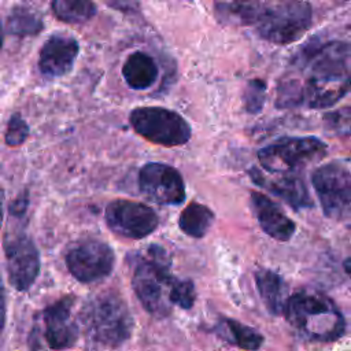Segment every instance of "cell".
<instances>
[{
  "instance_id": "1",
  "label": "cell",
  "mask_w": 351,
  "mask_h": 351,
  "mask_svg": "<svg viewBox=\"0 0 351 351\" xmlns=\"http://www.w3.org/2000/svg\"><path fill=\"white\" fill-rule=\"evenodd\" d=\"M296 60L307 69V78L299 85L300 104L326 108L351 92V44L329 41L306 48Z\"/></svg>"
},
{
  "instance_id": "2",
  "label": "cell",
  "mask_w": 351,
  "mask_h": 351,
  "mask_svg": "<svg viewBox=\"0 0 351 351\" xmlns=\"http://www.w3.org/2000/svg\"><path fill=\"white\" fill-rule=\"evenodd\" d=\"M222 5L228 19L252 26L261 38L277 45L299 40L313 22L311 5L303 0L236 1Z\"/></svg>"
},
{
  "instance_id": "3",
  "label": "cell",
  "mask_w": 351,
  "mask_h": 351,
  "mask_svg": "<svg viewBox=\"0 0 351 351\" xmlns=\"http://www.w3.org/2000/svg\"><path fill=\"white\" fill-rule=\"evenodd\" d=\"M284 313L288 322L313 341H335L346 330L340 310L317 291H298L287 299Z\"/></svg>"
},
{
  "instance_id": "4",
  "label": "cell",
  "mask_w": 351,
  "mask_h": 351,
  "mask_svg": "<svg viewBox=\"0 0 351 351\" xmlns=\"http://www.w3.org/2000/svg\"><path fill=\"white\" fill-rule=\"evenodd\" d=\"M81 322L86 337L111 348L125 343L133 329V317L126 303L110 291L90 298L84 304Z\"/></svg>"
},
{
  "instance_id": "5",
  "label": "cell",
  "mask_w": 351,
  "mask_h": 351,
  "mask_svg": "<svg viewBox=\"0 0 351 351\" xmlns=\"http://www.w3.org/2000/svg\"><path fill=\"white\" fill-rule=\"evenodd\" d=\"M136 263L132 285L143 307L156 317L170 311V288L174 276L170 270V258L159 245H149Z\"/></svg>"
},
{
  "instance_id": "6",
  "label": "cell",
  "mask_w": 351,
  "mask_h": 351,
  "mask_svg": "<svg viewBox=\"0 0 351 351\" xmlns=\"http://www.w3.org/2000/svg\"><path fill=\"white\" fill-rule=\"evenodd\" d=\"M326 144L313 136L281 137L256 154L261 166L271 174L298 171L326 155Z\"/></svg>"
},
{
  "instance_id": "7",
  "label": "cell",
  "mask_w": 351,
  "mask_h": 351,
  "mask_svg": "<svg viewBox=\"0 0 351 351\" xmlns=\"http://www.w3.org/2000/svg\"><path fill=\"white\" fill-rule=\"evenodd\" d=\"M129 121L137 134L163 147L184 145L192 134L182 115L163 107H137L130 112Z\"/></svg>"
},
{
  "instance_id": "8",
  "label": "cell",
  "mask_w": 351,
  "mask_h": 351,
  "mask_svg": "<svg viewBox=\"0 0 351 351\" xmlns=\"http://www.w3.org/2000/svg\"><path fill=\"white\" fill-rule=\"evenodd\" d=\"M311 182L328 218L344 221L351 217V171L346 166L325 163L314 170Z\"/></svg>"
},
{
  "instance_id": "9",
  "label": "cell",
  "mask_w": 351,
  "mask_h": 351,
  "mask_svg": "<svg viewBox=\"0 0 351 351\" xmlns=\"http://www.w3.org/2000/svg\"><path fill=\"white\" fill-rule=\"evenodd\" d=\"M106 222L115 234L137 240L151 234L156 229L159 218L144 203L117 199L106 207Z\"/></svg>"
},
{
  "instance_id": "10",
  "label": "cell",
  "mask_w": 351,
  "mask_h": 351,
  "mask_svg": "<svg viewBox=\"0 0 351 351\" xmlns=\"http://www.w3.org/2000/svg\"><path fill=\"white\" fill-rule=\"evenodd\" d=\"M114 262L112 248L97 240L81 241L66 255L69 271L81 282H93L107 277L112 271Z\"/></svg>"
},
{
  "instance_id": "11",
  "label": "cell",
  "mask_w": 351,
  "mask_h": 351,
  "mask_svg": "<svg viewBox=\"0 0 351 351\" xmlns=\"http://www.w3.org/2000/svg\"><path fill=\"white\" fill-rule=\"evenodd\" d=\"M138 188L158 204L178 206L185 200V184L180 171L166 163H145L138 171Z\"/></svg>"
},
{
  "instance_id": "12",
  "label": "cell",
  "mask_w": 351,
  "mask_h": 351,
  "mask_svg": "<svg viewBox=\"0 0 351 351\" xmlns=\"http://www.w3.org/2000/svg\"><path fill=\"white\" fill-rule=\"evenodd\" d=\"M4 251L11 285L18 291L29 289L40 273V255L33 240L25 233L7 236Z\"/></svg>"
},
{
  "instance_id": "13",
  "label": "cell",
  "mask_w": 351,
  "mask_h": 351,
  "mask_svg": "<svg viewBox=\"0 0 351 351\" xmlns=\"http://www.w3.org/2000/svg\"><path fill=\"white\" fill-rule=\"evenodd\" d=\"M75 303L73 295H66L43 311L44 336L48 347L55 351L71 348L78 337V328L71 310Z\"/></svg>"
},
{
  "instance_id": "14",
  "label": "cell",
  "mask_w": 351,
  "mask_h": 351,
  "mask_svg": "<svg viewBox=\"0 0 351 351\" xmlns=\"http://www.w3.org/2000/svg\"><path fill=\"white\" fill-rule=\"evenodd\" d=\"M251 180L261 188L267 189L270 193L281 197L295 210L308 208L313 206L311 196L302 177L287 173V174H265L262 170L252 167L248 171Z\"/></svg>"
},
{
  "instance_id": "15",
  "label": "cell",
  "mask_w": 351,
  "mask_h": 351,
  "mask_svg": "<svg viewBox=\"0 0 351 351\" xmlns=\"http://www.w3.org/2000/svg\"><path fill=\"white\" fill-rule=\"evenodd\" d=\"M80 45L74 37L55 34L41 47L38 69L48 78H58L67 74L78 55Z\"/></svg>"
},
{
  "instance_id": "16",
  "label": "cell",
  "mask_w": 351,
  "mask_h": 351,
  "mask_svg": "<svg viewBox=\"0 0 351 351\" xmlns=\"http://www.w3.org/2000/svg\"><path fill=\"white\" fill-rule=\"evenodd\" d=\"M251 206L262 230L278 241H288L295 233V222L262 192H251Z\"/></svg>"
},
{
  "instance_id": "17",
  "label": "cell",
  "mask_w": 351,
  "mask_h": 351,
  "mask_svg": "<svg viewBox=\"0 0 351 351\" xmlns=\"http://www.w3.org/2000/svg\"><path fill=\"white\" fill-rule=\"evenodd\" d=\"M159 69L155 60L145 52L136 51L130 53L123 66L122 77L128 86L136 90H143L152 86L158 78Z\"/></svg>"
},
{
  "instance_id": "18",
  "label": "cell",
  "mask_w": 351,
  "mask_h": 351,
  "mask_svg": "<svg viewBox=\"0 0 351 351\" xmlns=\"http://www.w3.org/2000/svg\"><path fill=\"white\" fill-rule=\"evenodd\" d=\"M255 281H256V288L258 292L267 307V310L278 315L284 313L285 308V295H287V287L282 281V278L267 269H259L255 273Z\"/></svg>"
},
{
  "instance_id": "19",
  "label": "cell",
  "mask_w": 351,
  "mask_h": 351,
  "mask_svg": "<svg viewBox=\"0 0 351 351\" xmlns=\"http://www.w3.org/2000/svg\"><path fill=\"white\" fill-rule=\"evenodd\" d=\"M213 222L214 213L208 207L192 202L182 210L178 219V226L185 234L200 239L207 233Z\"/></svg>"
},
{
  "instance_id": "20",
  "label": "cell",
  "mask_w": 351,
  "mask_h": 351,
  "mask_svg": "<svg viewBox=\"0 0 351 351\" xmlns=\"http://www.w3.org/2000/svg\"><path fill=\"white\" fill-rule=\"evenodd\" d=\"M51 8L55 16L66 23H84L96 14L92 0H52Z\"/></svg>"
},
{
  "instance_id": "21",
  "label": "cell",
  "mask_w": 351,
  "mask_h": 351,
  "mask_svg": "<svg viewBox=\"0 0 351 351\" xmlns=\"http://www.w3.org/2000/svg\"><path fill=\"white\" fill-rule=\"evenodd\" d=\"M43 21L33 11L25 7L14 8L7 19V30L14 36H33L40 33Z\"/></svg>"
},
{
  "instance_id": "22",
  "label": "cell",
  "mask_w": 351,
  "mask_h": 351,
  "mask_svg": "<svg viewBox=\"0 0 351 351\" xmlns=\"http://www.w3.org/2000/svg\"><path fill=\"white\" fill-rule=\"evenodd\" d=\"M223 326L226 328L230 339L239 348L245 351H256L261 348L263 343V337L261 333H258L252 328L245 326L229 318L223 319Z\"/></svg>"
},
{
  "instance_id": "23",
  "label": "cell",
  "mask_w": 351,
  "mask_h": 351,
  "mask_svg": "<svg viewBox=\"0 0 351 351\" xmlns=\"http://www.w3.org/2000/svg\"><path fill=\"white\" fill-rule=\"evenodd\" d=\"M267 85L262 80H250L243 93V104L248 114H259L266 101Z\"/></svg>"
},
{
  "instance_id": "24",
  "label": "cell",
  "mask_w": 351,
  "mask_h": 351,
  "mask_svg": "<svg viewBox=\"0 0 351 351\" xmlns=\"http://www.w3.org/2000/svg\"><path fill=\"white\" fill-rule=\"evenodd\" d=\"M325 128L336 136H348L351 133V106L337 108L324 115Z\"/></svg>"
},
{
  "instance_id": "25",
  "label": "cell",
  "mask_w": 351,
  "mask_h": 351,
  "mask_svg": "<svg viewBox=\"0 0 351 351\" xmlns=\"http://www.w3.org/2000/svg\"><path fill=\"white\" fill-rule=\"evenodd\" d=\"M195 287L191 281L174 278L169 295V300L171 304H177L182 308H191L195 303Z\"/></svg>"
},
{
  "instance_id": "26",
  "label": "cell",
  "mask_w": 351,
  "mask_h": 351,
  "mask_svg": "<svg viewBox=\"0 0 351 351\" xmlns=\"http://www.w3.org/2000/svg\"><path fill=\"white\" fill-rule=\"evenodd\" d=\"M29 136V126L22 117L18 114L12 115L8 121L7 130H5V144L10 147H18L25 143L26 137Z\"/></svg>"
},
{
  "instance_id": "27",
  "label": "cell",
  "mask_w": 351,
  "mask_h": 351,
  "mask_svg": "<svg viewBox=\"0 0 351 351\" xmlns=\"http://www.w3.org/2000/svg\"><path fill=\"white\" fill-rule=\"evenodd\" d=\"M27 204H29V197H27V193L23 192L10 204V213L15 217H21L25 214Z\"/></svg>"
},
{
  "instance_id": "28",
  "label": "cell",
  "mask_w": 351,
  "mask_h": 351,
  "mask_svg": "<svg viewBox=\"0 0 351 351\" xmlns=\"http://www.w3.org/2000/svg\"><path fill=\"white\" fill-rule=\"evenodd\" d=\"M4 324H5V291H4L3 281L0 278V333L3 332Z\"/></svg>"
},
{
  "instance_id": "29",
  "label": "cell",
  "mask_w": 351,
  "mask_h": 351,
  "mask_svg": "<svg viewBox=\"0 0 351 351\" xmlns=\"http://www.w3.org/2000/svg\"><path fill=\"white\" fill-rule=\"evenodd\" d=\"M3 202H4V192L0 186V226H1V222H3Z\"/></svg>"
},
{
  "instance_id": "30",
  "label": "cell",
  "mask_w": 351,
  "mask_h": 351,
  "mask_svg": "<svg viewBox=\"0 0 351 351\" xmlns=\"http://www.w3.org/2000/svg\"><path fill=\"white\" fill-rule=\"evenodd\" d=\"M343 267H344V270H346V273L351 277V256L348 258V259H346L344 261V265H343Z\"/></svg>"
},
{
  "instance_id": "31",
  "label": "cell",
  "mask_w": 351,
  "mask_h": 351,
  "mask_svg": "<svg viewBox=\"0 0 351 351\" xmlns=\"http://www.w3.org/2000/svg\"><path fill=\"white\" fill-rule=\"evenodd\" d=\"M1 45H3V27L0 23V49H1Z\"/></svg>"
},
{
  "instance_id": "32",
  "label": "cell",
  "mask_w": 351,
  "mask_h": 351,
  "mask_svg": "<svg viewBox=\"0 0 351 351\" xmlns=\"http://www.w3.org/2000/svg\"><path fill=\"white\" fill-rule=\"evenodd\" d=\"M234 1H250V0H234Z\"/></svg>"
}]
</instances>
